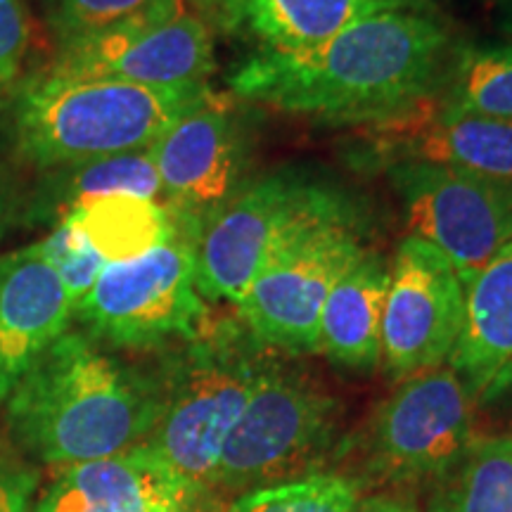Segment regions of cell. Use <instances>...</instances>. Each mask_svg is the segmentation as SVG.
<instances>
[{
	"mask_svg": "<svg viewBox=\"0 0 512 512\" xmlns=\"http://www.w3.org/2000/svg\"><path fill=\"white\" fill-rule=\"evenodd\" d=\"M36 475L0 453V512H31Z\"/></svg>",
	"mask_w": 512,
	"mask_h": 512,
	"instance_id": "cell-28",
	"label": "cell"
},
{
	"mask_svg": "<svg viewBox=\"0 0 512 512\" xmlns=\"http://www.w3.org/2000/svg\"><path fill=\"white\" fill-rule=\"evenodd\" d=\"M387 287L389 261L366 249L325 299L318 354H325L344 368H375L382 356L380 337Z\"/></svg>",
	"mask_w": 512,
	"mask_h": 512,
	"instance_id": "cell-18",
	"label": "cell"
},
{
	"mask_svg": "<svg viewBox=\"0 0 512 512\" xmlns=\"http://www.w3.org/2000/svg\"><path fill=\"white\" fill-rule=\"evenodd\" d=\"M344 219H354V209L342 192L294 171L247 183L197 230V290L204 302L238 304L287 249Z\"/></svg>",
	"mask_w": 512,
	"mask_h": 512,
	"instance_id": "cell-6",
	"label": "cell"
},
{
	"mask_svg": "<svg viewBox=\"0 0 512 512\" xmlns=\"http://www.w3.org/2000/svg\"><path fill=\"white\" fill-rule=\"evenodd\" d=\"M425 512H512V432L472 441L432 486Z\"/></svg>",
	"mask_w": 512,
	"mask_h": 512,
	"instance_id": "cell-22",
	"label": "cell"
},
{
	"mask_svg": "<svg viewBox=\"0 0 512 512\" xmlns=\"http://www.w3.org/2000/svg\"><path fill=\"white\" fill-rule=\"evenodd\" d=\"M195 238L197 230L178 221L162 245L102 268L74 306L86 335L117 349H159L200 335L211 318L195 283Z\"/></svg>",
	"mask_w": 512,
	"mask_h": 512,
	"instance_id": "cell-7",
	"label": "cell"
},
{
	"mask_svg": "<svg viewBox=\"0 0 512 512\" xmlns=\"http://www.w3.org/2000/svg\"><path fill=\"white\" fill-rule=\"evenodd\" d=\"M74 320V302L34 245L0 256V406Z\"/></svg>",
	"mask_w": 512,
	"mask_h": 512,
	"instance_id": "cell-16",
	"label": "cell"
},
{
	"mask_svg": "<svg viewBox=\"0 0 512 512\" xmlns=\"http://www.w3.org/2000/svg\"><path fill=\"white\" fill-rule=\"evenodd\" d=\"M19 214V188L8 169L0 166V240Z\"/></svg>",
	"mask_w": 512,
	"mask_h": 512,
	"instance_id": "cell-30",
	"label": "cell"
},
{
	"mask_svg": "<svg viewBox=\"0 0 512 512\" xmlns=\"http://www.w3.org/2000/svg\"><path fill=\"white\" fill-rule=\"evenodd\" d=\"M64 219L86 235L107 264L136 259L178 230L176 216L166 204L138 195L98 197L69 211Z\"/></svg>",
	"mask_w": 512,
	"mask_h": 512,
	"instance_id": "cell-21",
	"label": "cell"
},
{
	"mask_svg": "<svg viewBox=\"0 0 512 512\" xmlns=\"http://www.w3.org/2000/svg\"><path fill=\"white\" fill-rule=\"evenodd\" d=\"M34 247L48 261L50 268L60 275L74 306L86 297V292L95 285L102 268L107 266V261L86 240V235L69 219L55 223L48 238L36 242Z\"/></svg>",
	"mask_w": 512,
	"mask_h": 512,
	"instance_id": "cell-26",
	"label": "cell"
},
{
	"mask_svg": "<svg viewBox=\"0 0 512 512\" xmlns=\"http://www.w3.org/2000/svg\"><path fill=\"white\" fill-rule=\"evenodd\" d=\"M477 401L482 403V406H494V403L512 401V356L503 363L501 368H498V373L491 377Z\"/></svg>",
	"mask_w": 512,
	"mask_h": 512,
	"instance_id": "cell-31",
	"label": "cell"
},
{
	"mask_svg": "<svg viewBox=\"0 0 512 512\" xmlns=\"http://www.w3.org/2000/svg\"><path fill=\"white\" fill-rule=\"evenodd\" d=\"M361 498V484L339 472L292 479L240 494L226 512H349Z\"/></svg>",
	"mask_w": 512,
	"mask_h": 512,
	"instance_id": "cell-25",
	"label": "cell"
},
{
	"mask_svg": "<svg viewBox=\"0 0 512 512\" xmlns=\"http://www.w3.org/2000/svg\"><path fill=\"white\" fill-rule=\"evenodd\" d=\"M342 406L318 377L273 351L223 446L211 491H247L328 472Z\"/></svg>",
	"mask_w": 512,
	"mask_h": 512,
	"instance_id": "cell-5",
	"label": "cell"
},
{
	"mask_svg": "<svg viewBox=\"0 0 512 512\" xmlns=\"http://www.w3.org/2000/svg\"><path fill=\"white\" fill-rule=\"evenodd\" d=\"M349 512H420V508L411 496L382 491V494L361 496Z\"/></svg>",
	"mask_w": 512,
	"mask_h": 512,
	"instance_id": "cell-29",
	"label": "cell"
},
{
	"mask_svg": "<svg viewBox=\"0 0 512 512\" xmlns=\"http://www.w3.org/2000/svg\"><path fill=\"white\" fill-rule=\"evenodd\" d=\"M159 403V375L107 354L86 332L67 330L36 358L3 406L24 456L64 467L143 446Z\"/></svg>",
	"mask_w": 512,
	"mask_h": 512,
	"instance_id": "cell-2",
	"label": "cell"
},
{
	"mask_svg": "<svg viewBox=\"0 0 512 512\" xmlns=\"http://www.w3.org/2000/svg\"><path fill=\"white\" fill-rule=\"evenodd\" d=\"M475 403L451 366L406 377L356 441L358 484H437L475 441Z\"/></svg>",
	"mask_w": 512,
	"mask_h": 512,
	"instance_id": "cell-8",
	"label": "cell"
},
{
	"mask_svg": "<svg viewBox=\"0 0 512 512\" xmlns=\"http://www.w3.org/2000/svg\"><path fill=\"white\" fill-rule=\"evenodd\" d=\"M249 131L233 102L211 93L150 147L162 202L185 226L204 221L247 185Z\"/></svg>",
	"mask_w": 512,
	"mask_h": 512,
	"instance_id": "cell-12",
	"label": "cell"
},
{
	"mask_svg": "<svg viewBox=\"0 0 512 512\" xmlns=\"http://www.w3.org/2000/svg\"><path fill=\"white\" fill-rule=\"evenodd\" d=\"M209 95L207 83L157 88L36 76L12 105V147L41 171L150 150Z\"/></svg>",
	"mask_w": 512,
	"mask_h": 512,
	"instance_id": "cell-3",
	"label": "cell"
},
{
	"mask_svg": "<svg viewBox=\"0 0 512 512\" xmlns=\"http://www.w3.org/2000/svg\"><path fill=\"white\" fill-rule=\"evenodd\" d=\"M451 34L425 10L368 17L306 50H264L230 74L235 98L332 124L377 126L439 91Z\"/></svg>",
	"mask_w": 512,
	"mask_h": 512,
	"instance_id": "cell-1",
	"label": "cell"
},
{
	"mask_svg": "<svg viewBox=\"0 0 512 512\" xmlns=\"http://www.w3.org/2000/svg\"><path fill=\"white\" fill-rule=\"evenodd\" d=\"M465 316V285L451 261L418 235L396 247L382 313L384 368L396 380L448 363Z\"/></svg>",
	"mask_w": 512,
	"mask_h": 512,
	"instance_id": "cell-11",
	"label": "cell"
},
{
	"mask_svg": "<svg viewBox=\"0 0 512 512\" xmlns=\"http://www.w3.org/2000/svg\"><path fill=\"white\" fill-rule=\"evenodd\" d=\"M204 494L150 446L57 470L31 512H192Z\"/></svg>",
	"mask_w": 512,
	"mask_h": 512,
	"instance_id": "cell-14",
	"label": "cell"
},
{
	"mask_svg": "<svg viewBox=\"0 0 512 512\" xmlns=\"http://www.w3.org/2000/svg\"><path fill=\"white\" fill-rule=\"evenodd\" d=\"M373 133L389 162L413 159L512 183V121L463 110L439 91Z\"/></svg>",
	"mask_w": 512,
	"mask_h": 512,
	"instance_id": "cell-15",
	"label": "cell"
},
{
	"mask_svg": "<svg viewBox=\"0 0 512 512\" xmlns=\"http://www.w3.org/2000/svg\"><path fill=\"white\" fill-rule=\"evenodd\" d=\"M183 12V0H48V27L60 46L124 29L157 27Z\"/></svg>",
	"mask_w": 512,
	"mask_h": 512,
	"instance_id": "cell-24",
	"label": "cell"
},
{
	"mask_svg": "<svg viewBox=\"0 0 512 512\" xmlns=\"http://www.w3.org/2000/svg\"><path fill=\"white\" fill-rule=\"evenodd\" d=\"M214 41L204 19L183 12L157 27H138L55 46L41 76L107 79L140 86H200L214 72Z\"/></svg>",
	"mask_w": 512,
	"mask_h": 512,
	"instance_id": "cell-13",
	"label": "cell"
},
{
	"mask_svg": "<svg viewBox=\"0 0 512 512\" xmlns=\"http://www.w3.org/2000/svg\"><path fill=\"white\" fill-rule=\"evenodd\" d=\"M427 0H230L219 15L245 29L264 50H306L363 19L396 10H422Z\"/></svg>",
	"mask_w": 512,
	"mask_h": 512,
	"instance_id": "cell-17",
	"label": "cell"
},
{
	"mask_svg": "<svg viewBox=\"0 0 512 512\" xmlns=\"http://www.w3.org/2000/svg\"><path fill=\"white\" fill-rule=\"evenodd\" d=\"M192 512H202V510H200V508H195V510H192Z\"/></svg>",
	"mask_w": 512,
	"mask_h": 512,
	"instance_id": "cell-34",
	"label": "cell"
},
{
	"mask_svg": "<svg viewBox=\"0 0 512 512\" xmlns=\"http://www.w3.org/2000/svg\"><path fill=\"white\" fill-rule=\"evenodd\" d=\"M512 356V240L465 287V316L448 366L479 399Z\"/></svg>",
	"mask_w": 512,
	"mask_h": 512,
	"instance_id": "cell-19",
	"label": "cell"
},
{
	"mask_svg": "<svg viewBox=\"0 0 512 512\" xmlns=\"http://www.w3.org/2000/svg\"><path fill=\"white\" fill-rule=\"evenodd\" d=\"M200 3H202V5H207V8H211V10L219 12V10L223 8V5H228V3H230V0H200Z\"/></svg>",
	"mask_w": 512,
	"mask_h": 512,
	"instance_id": "cell-33",
	"label": "cell"
},
{
	"mask_svg": "<svg viewBox=\"0 0 512 512\" xmlns=\"http://www.w3.org/2000/svg\"><path fill=\"white\" fill-rule=\"evenodd\" d=\"M29 15L24 0H0V93L12 86L29 48Z\"/></svg>",
	"mask_w": 512,
	"mask_h": 512,
	"instance_id": "cell-27",
	"label": "cell"
},
{
	"mask_svg": "<svg viewBox=\"0 0 512 512\" xmlns=\"http://www.w3.org/2000/svg\"><path fill=\"white\" fill-rule=\"evenodd\" d=\"M271 354L238 316L221 318L157 373L162 403L145 444L202 494L211 491L223 446Z\"/></svg>",
	"mask_w": 512,
	"mask_h": 512,
	"instance_id": "cell-4",
	"label": "cell"
},
{
	"mask_svg": "<svg viewBox=\"0 0 512 512\" xmlns=\"http://www.w3.org/2000/svg\"><path fill=\"white\" fill-rule=\"evenodd\" d=\"M491 5H494L496 10H501V12H505V15L508 17H512V0H489Z\"/></svg>",
	"mask_w": 512,
	"mask_h": 512,
	"instance_id": "cell-32",
	"label": "cell"
},
{
	"mask_svg": "<svg viewBox=\"0 0 512 512\" xmlns=\"http://www.w3.org/2000/svg\"><path fill=\"white\" fill-rule=\"evenodd\" d=\"M441 98L463 110L512 121V43L458 48L448 57Z\"/></svg>",
	"mask_w": 512,
	"mask_h": 512,
	"instance_id": "cell-23",
	"label": "cell"
},
{
	"mask_svg": "<svg viewBox=\"0 0 512 512\" xmlns=\"http://www.w3.org/2000/svg\"><path fill=\"white\" fill-rule=\"evenodd\" d=\"M107 195H138L162 202V183L150 152H124L43 171L29 200V211L36 219L60 223L69 211Z\"/></svg>",
	"mask_w": 512,
	"mask_h": 512,
	"instance_id": "cell-20",
	"label": "cell"
},
{
	"mask_svg": "<svg viewBox=\"0 0 512 512\" xmlns=\"http://www.w3.org/2000/svg\"><path fill=\"white\" fill-rule=\"evenodd\" d=\"M389 178L411 235L437 247L465 287L512 240V183L413 159L389 162Z\"/></svg>",
	"mask_w": 512,
	"mask_h": 512,
	"instance_id": "cell-9",
	"label": "cell"
},
{
	"mask_svg": "<svg viewBox=\"0 0 512 512\" xmlns=\"http://www.w3.org/2000/svg\"><path fill=\"white\" fill-rule=\"evenodd\" d=\"M363 252L356 216L313 230L249 285L238 318L278 354H318L325 299Z\"/></svg>",
	"mask_w": 512,
	"mask_h": 512,
	"instance_id": "cell-10",
	"label": "cell"
}]
</instances>
